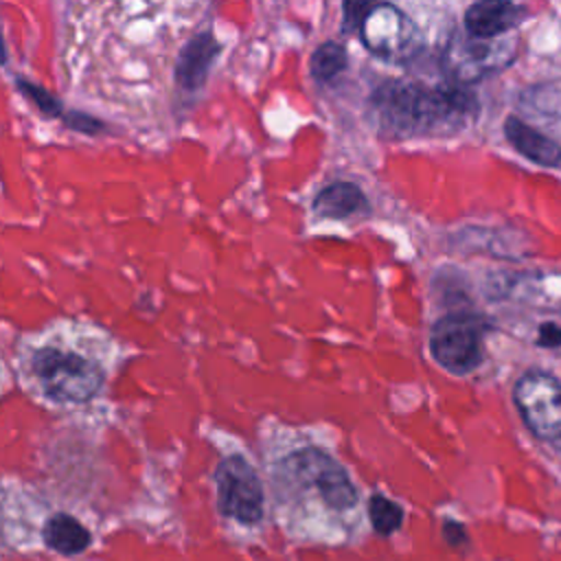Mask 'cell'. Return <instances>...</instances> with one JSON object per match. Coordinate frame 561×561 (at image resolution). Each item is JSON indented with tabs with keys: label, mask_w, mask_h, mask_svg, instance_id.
Listing matches in <instances>:
<instances>
[{
	"label": "cell",
	"mask_w": 561,
	"mask_h": 561,
	"mask_svg": "<svg viewBox=\"0 0 561 561\" xmlns=\"http://www.w3.org/2000/svg\"><path fill=\"white\" fill-rule=\"evenodd\" d=\"M272 515L298 543L353 546L366 533L359 489L327 449L300 445L272 458L267 469Z\"/></svg>",
	"instance_id": "cell-1"
},
{
	"label": "cell",
	"mask_w": 561,
	"mask_h": 561,
	"mask_svg": "<svg viewBox=\"0 0 561 561\" xmlns=\"http://www.w3.org/2000/svg\"><path fill=\"white\" fill-rule=\"evenodd\" d=\"M375 123L397 138H447L467 129L478 116V99L462 85H423L386 81L370 96Z\"/></svg>",
	"instance_id": "cell-2"
},
{
	"label": "cell",
	"mask_w": 561,
	"mask_h": 561,
	"mask_svg": "<svg viewBox=\"0 0 561 561\" xmlns=\"http://www.w3.org/2000/svg\"><path fill=\"white\" fill-rule=\"evenodd\" d=\"M26 370L37 390L55 403H88L105 381L103 359L75 333L39 340L26 355Z\"/></svg>",
	"instance_id": "cell-3"
},
{
	"label": "cell",
	"mask_w": 561,
	"mask_h": 561,
	"mask_svg": "<svg viewBox=\"0 0 561 561\" xmlns=\"http://www.w3.org/2000/svg\"><path fill=\"white\" fill-rule=\"evenodd\" d=\"M217 508L239 530L254 533L265 519V493L256 469L239 454L221 458L215 469Z\"/></svg>",
	"instance_id": "cell-4"
},
{
	"label": "cell",
	"mask_w": 561,
	"mask_h": 561,
	"mask_svg": "<svg viewBox=\"0 0 561 561\" xmlns=\"http://www.w3.org/2000/svg\"><path fill=\"white\" fill-rule=\"evenodd\" d=\"M517 57V39L511 35L482 39L469 33H454L443 50V70L454 85H469L489 75L502 72Z\"/></svg>",
	"instance_id": "cell-5"
},
{
	"label": "cell",
	"mask_w": 561,
	"mask_h": 561,
	"mask_svg": "<svg viewBox=\"0 0 561 561\" xmlns=\"http://www.w3.org/2000/svg\"><path fill=\"white\" fill-rule=\"evenodd\" d=\"M364 46L386 61H408L421 50L416 24L394 4H373L359 28Z\"/></svg>",
	"instance_id": "cell-6"
},
{
	"label": "cell",
	"mask_w": 561,
	"mask_h": 561,
	"mask_svg": "<svg viewBox=\"0 0 561 561\" xmlns=\"http://www.w3.org/2000/svg\"><path fill=\"white\" fill-rule=\"evenodd\" d=\"M526 427L541 440L561 438V383L543 370H526L513 390Z\"/></svg>",
	"instance_id": "cell-7"
},
{
	"label": "cell",
	"mask_w": 561,
	"mask_h": 561,
	"mask_svg": "<svg viewBox=\"0 0 561 561\" xmlns=\"http://www.w3.org/2000/svg\"><path fill=\"white\" fill-rule=\"evenodd\" d=\"M432 357L449 373H471L482 359V322L476 316L449 313L430 333Z\"/></svg>",
	"instance_id": "cell-8"
},
{
	"label": "cell",
	"mask_w": 561,
	"mask_h": 561,
	"mask_svg": "<svg viewBox=\"0 0 561 561\" xmlns=\"http://www.w3.org/2000/svg\"><path fill=\"white\" fill-rule=\"evenodd\" d=\"M526 20V7L515 2H476L465 13V31L473 37L495 39Z\"/></svg>",
	"instance_id": "cell-9"
},
{
	"label": "cell",
	"mask_w": 561,
	"mask_h": 561,
	"mask_svg": "<svg viewBox=\"0 0 561 561\" xmlns=\"http://www.w3.org/2000/svg\"><path fill=\"white\" fill-rule=\"evenodd\" d=\"M219 53V44L213 33H197L191 37L175 57V83L182 90H199L208 77L210 64Z\"/></svg>",
	"instance_id": "cell-10"
},
{
	"label": "cell",
	"mask_w": 561,
	"mask_h": 561,
	"mask_svg": "<svg viewBox=\"0 0 561 561\" xmlns=\"http://www.w3.org/2000/svg\"><path fill=\"white\" fill-rule=\"evenodd\" d=\"M39 539L50 552L70 557V554H81L83 550L90 548L92 533L75 515L57 511L44 519Z\"/></svg>",
	"instance_id": "cell-11"
},
{
	"label": "cell",
	"mask_w": 561,
	"mask_h": 561,
	"mask_svg": "<svg viewBox=\"0 0 561 561\" xmlns=\"http://www.w3.org/2000/svg\"><path fill=\"white\" fill-rule=\"evenodd\" d=\"M504 134L513 149H517L524 158L541 167H557L561 162V147L522 118L508 116L504 123Z\"/></svg>",
	"instance_id": "cell-12"
},
{
	"label": "cell",
	"mask_w": 561,
	"mask_h": 561,
	"mask_svg": "<svg viewBox=\"0 0 561 561\" xmlns=\"http://www.w3.org/2000/svg\"><path fill=\"white\" fill-rule=\"evenodd\" d=\"M366 208V197L353 182H333L324 186L316 199L313 210L324 219H344Z\"/></svg>",
	"instance_id": "cell-13"
},
{
	"label": "cell",
	"mask_w": 561,
	"mask_h": 561,
	"mask_svg": "<svg viewBox=\"0 0 561 561\" xmlns=\"http://www.w3.org/2000/svg\"><path fill=\"white\" fill-rule=\"evenodd\" d=\"M346 50L337 42H324L311 55V72L318 81H331L346 68Z\"/></svg>",
	"instance_id": "cell-14"
},
{
	"label": "cell",
	"mask_w": 561,
	"mask_h": 561,
	"mask_svg": "<svg viewBox=\"0 0 561 561\" xmlns=\"http://www.w3.org/2000/svg\"><path fill=\"white\" fill-rule=\"evenodd\" d=\"M366 513H368L370 526L381 535L394 533L403 522V508L397 502H392L390 497L379 495V493L370 495Z\"/></svg>",
	"instance_id": "cell-15"
},
{
	"label": "cell",
	"mask_w": 561,
	"mask_h": 561,
	"mask_svg": "<svg viewBox=\"0 0 561 561\" xmlns=\"http://www.w3.org/2000/svg\"><path fill=\"white\" fill-rule=\"evenodd\" d=\"M373 4L368 2H346L344 4V31L362 28L364 18L370 13Z\"/></svg>",
	"instance_id": "cell-16"
},
{
	"label": "cell",
	"mask_w": 561,
	"mask_h": 561,
	"mask_svg": "<svg viewBox=\"0 0 561 561\" xmlns=\"http://www.w3.org/2000/svg\"><path fill=\"white\" fill-rule=\"evenodd\" d=\"M537 342L541 346H548V348H554V346H561V327L554 324V322H543L539 327V337Z\"/></svg>",
	"instance_id": "cell-17"
},
{
	"label": "cell",
	"mask_w": 561,
	"mask_h": 561,
	"mask_svg": "<svg viewBox=\"0 0 561 561\" xmlns=\"http://www.w3.org/2000/svg\"><path fill=\"white\" fill-rule=\"evenodd\" d=\"M443 535H445V539H447L454 548L467 543V533H465L462 524H458V522H445V524H443Z\"/></svg>",
	"instance_id": "cell-18"
}]
</instances>
